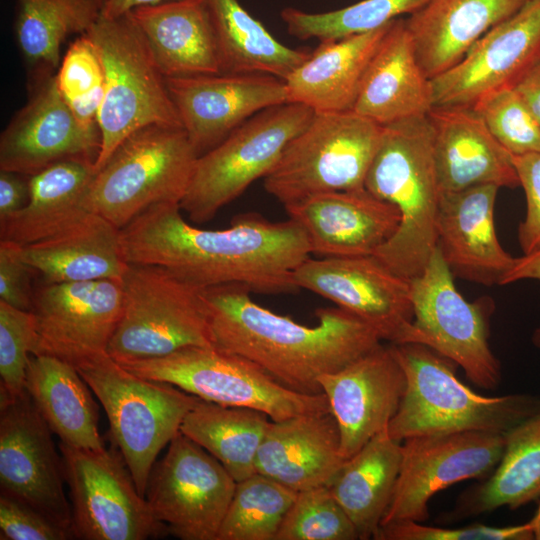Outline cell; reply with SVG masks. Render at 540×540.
<instances>
[{
	"mask_svg": "<svg viewBox=\"0 0 540 540\" xmlns=\"http://www.w3.org/2000/svg\"><path fill=\"white\" fill-rule=\"evenodd\" d=\"M182 213L179 203L156 204L120 229L127 263L160 266L199 289L224 284L263 294L298 289L293 273L312 254L296 221L246 213L235 216L229 228L205 230Z\"/></svg>",
	"mask_w": 540,
	"mask_h": 540,
	"instance_id": "obj_1",
	"label": "cell"
},
{
	"mask_svg": "<svg viewBox=\"0 0 540 540\" xmlns=\"http://www.w3.org/2000/svg\"><path fill=\"white\" fill-rule=\"evenodd\" d=\"M213 345L238 354L283 386L322 393L319 378L336 372L383 341L378 332L340 307L319 308L315 326L297 323L255 303L241 284L201 289Z\"/></svg>",
	"mask_w": 540,
	"mask_h": 540,
	"instance_id": "obj_2",
	"label": "cell"
},
{
	"mask_svg": "<svg viewBox=\"0 0 540 540\" xmlns=\"http://www.w3.org/2000/svg\"><path fill=\"white\" fill-rule=\"evenodd\" d=\"M365 188L394 205L400 214L395 234L376 252L392 271L407 279L420 275L437 247L440 187L433 130L427 115L383 126Z\"/></svg>",
	"mask_w": 540,
	"mask_h": 540,
	"instance_id": "obj_3",
	"label": "cell"
},
{
	"mask_svg": "<svg viewBox=\"0 0 540 540\" xmlns=\"http://www.w3.org/2000/svg\"><path fill=\"white\" fill-rule=\"evenodd\" d=\"M402 367L406 387L387 430L391 438L463 431L505 434L540 411V398L514 393L484 396L462 383L457 365L418 343L391 344Z\"/></svg>",
	"mask_w": 540,
	"mask_h": 540,
	"instance_id": "obj_4",
	"label": "cell"
},
{
	"mask_svg": "<svg viewBox=\"0 0 540 540\" xmlns=\"http://www.w3.org/2000/svg\"><path fill=\"white\" fill-rule=\"evenodd\" d=\"M102 404L112 441L145 497L161 450L180 432L198 397L165 382L140 377L101 353L74 365Z\"/></svg>",
	"mask_w": 540,
	"mask_h": 540,
	"instance_id": "obj_5",
	"label": "cell"
},
{
	"mask_svg": "<svg viewBox=\"0 0 540 540\" xmlns=\"http://www.w3.org/2000/svg\"><path fill=\"white\" fill-rule=\"evenodd\" d=\"M86 34L97 49L105 77L97 170L134 132L182 124L165 77L130 13L115 18L100 15Z\"/></svg>",
	"mask_w": 540,
	"mask_h": 540,
	"instance_id": "obj_6",
	"label": "cell"
},
{
	"mask_svg": "<svg viewBox=\"0 0 540 540\" xmlns=\"http://www.w3.org/2000/svg\"><path fill=\"white\" fill-rule=\"evenodd\" d=\"M121 288V314L107 347L117 362L214 346L201 289L160 266L136 263H128Z\"/></svg>",
	"mask_w": 540,
	"mask_h": 540,
	"instance_id": "obj_7",
	"label": "cell"
},
{
	"mask_svg": "<svg viewBox=\"0 0 540 540\" xmlns=\"http://www.w3.org/2000/svg\"><path fill=\"white\" fill-rule=\"evenodd\" d=\"M198 157L182 127L152 125L134 132L96 170L91 211L122 229L153 205L180 204Z\"/></svg>",
	"mask_w": 540,
	"mask_h": 540,
	"instance_id": "obj_8",
	"label": "cell"
},
{
	"mask_svg": "<svg viewBox=\"0 0 540 540\" xmlns=\"http://www.w3.org/2000/svg\"><path fill=\"white\" fill-rule=\"evenodd\" d=\"M132 373L174 385L199 399L246 407L272 421L330 412L326 396L293 391L254 362L215 346H191L168 355L118 362Z\"/></svg>",
	"mask_w": 540,
	"mask_h": 540,
	"instance_id": "obj_9",
	"label": "cell"
},
{
	"mask_svg": "<svg viewBox=\"0 0 540 540\" xmlns=\"http://www.w3.org/2000/svg\"><path fill=\"white\" fill-rule=\"evenodd\" d=\"M383 126L356 113H315L263 178L284 206L306 197L364 188Z\"/></svg>",
	"mask_w": 540,
	"mask_h": 540,
	"instance_id": "obj_10",
	"label": "cell"
},
{
	"mask_svg": "<svg viewBox=\"0 0 540 540\" xmlns=\"http://www.w3.org/2000/svg\"><path fill=\"white\" fill-rule=\"evenodd\" d=\"M314 114L303 104L287 102L249 118L197 158L180 201L182 212L195 223L212 219L250 184L271 171L289 142L307 127Z\"/></svg>",
	"mask_w": 540,
	"mask_h": 540,
	"instance_id": "obj_11",
	"label": "cell"
},
{
	"mask_svg": "<svg viewBox=\"0 0 540 540\" xmlns=\"http://www.w3.org/2000/svg\"><path fill=\"white\" fill-rule=\"evenodd\" d=\"M59 449L75 538L145 540L168 535L139 493L118 448L85 449L60 442Z\"/></svg>",
	"mask_w": 540,
	"mask_h": 540,
	"instance_id": "obj_12",
	"label": "cell"
},
{
	"mask_svg": "<svg viewBox=\"0 0 540 540\" xmlns=\"http://www.w3.org/2000/svg\"><path fill=\"white\" fill-rule=\"evenodd\" d=\"M414 324L426 346L460 366L470 382L495 389L501 366L490 344V297L467 301L436 247L423 272L410 280Z\"/></svg>",
	"mask_w": 540,
	"mask_h": 540,
	"instance_id": "obj_13",
	"label": "cell"
},
{
	"mask_svg": "<svg viewBox=\"0 0 540 540\" xmlns=\"http://www.w3.org/2000/svg\"><path fill=\"white\" fill-rule=\"evenodd\" d=\"M236 484L214 456L180 431L153 465L145 498L168 534L217 540Z\"/></svg>",
	"mask_w": 540,
	"mask_h": 540,
	"instance_id": "obj_14",
	"label": "cell"
},
{
	"mask_svg": "<svg viewBox=\"0 0 540 540\" xmlns=\"http://www.w3.org/2000/svg\"><path fill=\"white\" fill-rule=\"evenodd\" d=\"M297 288L334 302L391 344L426 345L414 324L411 283L375 255L305 260L293 273Z\"/></svg>",
	"mask_w": 540,
	"mask_h": 540,
	"instance_id": "obj_15",
	"label": "cell"
},
{
	"mask_svg": "<svg viewBox=\"0 0 540 540\" xmlns=\"http://www.w3.org/2000/svg\"><path fill=\"white\" fill-rule=\"evenodd\" d=\"M503 433L463 431L415 436L401 442L399 474L381 525L424 522L428 503L439 491L467 480H483L499 463Z\"/></svg>",
	"mask_w": 540,
	"mask_h": 540,
	"instance_id": "obj_16",
	"label": "cell"
},
{
	"mask_svg": "<svg viewBox=\"0 0 540 540\" xmlns=\"http://www.w3.org/2000/svg\"><path fill=\"white\" fill-rule=\"evenodd\" d=\"M52 434L27 391L0 405L1 492L34 507L74 535L63 459Z\"/></svg>",
	"mask_w": 540,
	"mask_h": 540,
	"instance_id": "obj_17",
	"label": "cell"
},
{
	"mask_svg": "<svg viewBox=\"0 0 540 540\" xmlns=\"http://www.w3.org/2000/svg\"><path fill=\"white\" fill-rule=\"evenodd\" d=\"M122 307L121 280L44 283L35 291V340L31 355L72 365L107 353Z\"/></svg>",
	"mask_w": 540,
	"mask_h": 540,
	"instance_id": "obj_18",
	"label": "cell"
},
{
	"mask_svg": "<svg viewBox=\"0 0 540 540\" xmlns=\"http://www.w3.org/2000/svg\"><path fill=\"white\" fill-rule=\"evenodd\" d=\"M540 62V0L485 33L453 67L431 79L434 106H472L516 83Z\"/></svg>",
	"mask_w": 540,
	"mask_h": 540,
	"instance_id": "obj_19",
	"label": "cell"
},
{
	"mask_svg": "<svg viewBox=\"0 0 540 540\" xmlns=\"http://www.w3.org/2000/svg\"><path fill=\"white\" fill-rule=\"evenodd\" d=\"M100 132L84 129L61 95L56 73L29 77L27 103L0 137V170L32 176L59 161L88 158L96 162Z\"/></svg>",
	"mask_w": 540,
	"mask_h": 540,
	"instance_id": "obj_20",
	"label": "cell"
},
{
	"mask_svg": "<svg viewBox=\"0 0 540 540\" xmlns=\"http://www.w3.org/2000/svg\"><path fill=\"white\" fill-rule=\"evenodd\" d=\"M182 128L198 156L258 112L288 102L285 81L267 74L165 78Z\"/></svg>",
	"mask_w": 540,
	"mask_h": 540,
	"instance_id": "obj_21",
	"label": "cell"
},
{
	"mask_svg": "<svg viewBox=\"0 0 540 540\" xmlns=\"http://www.w3.org/2000/svg\"><path fill=\"white\" fill-rule=\"evenodd\" d=\"M319 384L347 460L388 427L402 400L406 378L391 345L380 344L344 368L321 376Z\"/></svg>",
	"mask_w": 540,
	"mask_h": 540,
	"instance_id": "obj_22",
	"label": "cell"
},
{
	"mask_svg": "<svg viewBox=\"0 0 540 540\" xmlns=\"http://www.w3.org/2000/svg\"><path fill=\"white\" fill-rule=\"evenodd\" d=\"M284 208L318 258L375 255L400 223L398 209L365 187L312 195Z\"/></svg>",
	"mask_w": 540,
	"mask_h": 540,
	"instance_id": "obj_23",
	"label": "cell"
},
{
	"mask_svg": "<svg viewBox=\"0 0 540 540\" xmlns=\"http://www.w3.org/2000/svg\"><path fill=\"white\" fill-rule=\"evenodd\" d=\"M499 187L478 185L441 192L437 247L453 276L485 286L500 285L516 257L501 246L494 222Z\"/></svg>",
	"mask_w": 540,
	"mask_h": 540,
	"instance_id": "obj_24",
	"label": "cell"
},
{
	"mask_svg": "<svg viewBox=\"0 0 540 540\" xmlns=\"http://www.w3.org/2000/svg\"><path fill=\"white\" fill-rule=\"evenodd\" d=\"M427 117L441 192L486 184L499 188L520 185L512 155L472 106H434Z\"/></svg>",
	"mask_w": 540,
	"mask_h": 540,
	"instance_id": "obj_25",
	"label": "cell"
},
{
	"mask_svg": "<svg viewBox=\"0 0 540 540\" xmlns=\"http://www.w3.org/2000/svg\"><path fill=\"white\" fill-rule=\"evenodd\" d=\"M340 448L331 411L271 420L257 452L256 473L296 492L329 486L346 461Z\"/></svg>",
	"mask_w": 540,
	"mask_h": 540,
	"instance_id": "obj_26",
	"label": "cell"
},
{
	"mask_svg": "<svg viewBox=\"0 0 540 540\" xmlns=\"http://www.w3.org/2000/svg\"><path fill=\"white\" fill-rule=\"evenodd\" d=\"M528 0H427L405 19L423 72L429 79L457 64L491 28Z\"/></svg>",
	"mask_w": 540,
	"mask_h": 540,
	"instance_id": "obj_27",
	"label": "cell"
},
{
	"mask_svg": "<svg viewBox=\"0 0 540 540\" xmlns=\"http://www.w3.org/2000/svg\"><path fill=\"white\" fill-rule=\"evenodd\" d=\"M433 107L431 79L418 63L405 19L397 18L369 63L353 111L386 126Z\"/></svg>",
	"mask_w": 540,
	"mask_h": 540,
	"instance_id": "obj_28",
	"label": "cell"
},
{
	"mask_svg": "<svg viewBox=\"0 0 540 540\" xmlns=\"http://www.w3.org/2000/svg\"><path fill=\"white\" fill-rule=\"evenodd\" d=\"M130 15L165 78L220 74L217 39L206 0H174Z\"/></svg>",
	"mask_w": 540,
	"mask_h": 540,
	"instance_id": "obj_29",
	"label": "cell"
},
{
	"mask_svg": "<svg viewBox=\"0 0 540 540\" xmlns=\"http://www.w3.org/2000/svg\"><path fill=\"white\" fill-rule=\"evenodd\" d=\"M393 21L370 32L321 42L284 80L288 102L315 113L353 110L369 63Z\"/></svg>",
	"mask_w": 540,
	"mask_h": 540,
	"instance_id": "obj_30",
	"label": "cell"
},
{
	"mask_svg": "<svg viewBox=\"0 0 540 540\" xmlns=\"http://www.w3.org/2000/svg\"><path fill=\"white\" fill-rule=\"evenodd\" d=\"M22 256L46 284L121 280L128 266L120 229L95 212L49 238L22 246Z\"/></svg>",
	"mask_w": 540,
	"mask_h": 540,
	"instance_id": "obj_31",
	"label": "cell"
},
{
	"mask_svg": "<svg viewBox=\"0 0 540 540\" xmlns=\"http://www.w3.org/2000/svg\"><path fill=\"white\" fill-rule=\"evenodd\" d=\"M95 161H59L30 176V197L19 212L0 222V240L20 246L49 238L91 213L89 189Z\"/></svg>",
	"mask_w": 540,
	"mask_h": 540,
	"instance_id": "obj_32",
	"label": "cell"
},
{
	"mask_svg": "<svg viewBox=\"0 0 540 540\" xmlns=\"http://www.w3.org/2000/svg\"><path fill=\"white\" fill-rule=\"evenodd\" d=\"M25 388L61 442L85 449L105 447L98 405L74 365L49 355H31Z\"/></svg>",
	"mask_w": 540,
	"mask_h": 540,
	"instance_id": "obj_33",
	"label": "cell"
},
{
	"mask_svg": "<svg viewBox=\"0 0 540 540\" xmlns=\"http://www.w3.org/2000/svg\"><path fill=\"white\" fill-rule=\"evenodd\" d=\"M502 457L493 472L465 490L445 517L454 521L518 509L540 498V411L505 434Z\"/></svg>",
	"mask_w": 540,
	"mask_h": 540,
	"instance_id": "obj_34",
	"label": "cell"
},
{
	"mask_svg": "<svg viewBox=\"0 0 540 540\" xmlns=\"http://www.w3.org/2000/svg\"><path fill=\"white\" fill-rule=\"evenodd\" d=\"M402 458L387 428L347 459L329 488L359 539H374L389 506Z\"/></svg>",
	"mask_w": 540,
	"mask_h": 540,
	"instance_id": "obj_35",
	"label": "cell"
},
{
	"mask_svg": "<svg viewBox=\"0 0 540 540\" xmlns=\"http://www.w3.org/2000/svg\"><path fill=\"white\" fill-rule=\"evenodd\" d=\"M221 74H267L285 80L310 55L275 39L238 0H206Z\"/></svg>",
	"mask_w": 540,
	"mask_h": 540,
	"instance_id": "obj_36",
	"label": "cell"
},
{
	"mask_svg": "<svg viewBox=\"0 0 540 540\" xmlns=\"http://www.w3.org/2000/svg\"><path fill=\"white\" fill-rule=\"evenodd\" d=\"M270 422L256 409L198 399L180 431L214 456L239 482L256 473L257 452Z\"/></svg>",
	"mask_w": 540,
	"mask_h": 540,
	"instance_id": "obj_37",
	"label": "cell"
},
{
	"mask_svg": "<svg viewBox=\"0 0 540 540\" xmlns=\"http://www.w3.org/2000/svg\"><path fill=\"white\" fill-rule=\"evenodd\" d=\"M99 16L96 0H17L15 37L29 77L56 73L67 37L85 34Z\"/></svg>",
	"mask_w": 540,
	"mask_h": 540,
	"instance_id": "obj_38",
	"label": "cell"
},
{
	"mask_svg": "<svg viewBox=\"0 0 540 540\" xmlns=\"http://www.w3.org/2000/svg\"><path fill=\"white\" fill-rule=\"evenodd\" d=\"M296 495L259 473L237 482L217 540H276Z\"/></svg>",
	"mask_w": 540,
	"mask_h": 540,
	"instance_id": "obj_39",
	"label": "cell"
},
{
	"mask_svg": "<svg viewBox=\"0 0 540 540\" xmlns=\"http://www.w3.org/2000/svg\"><path fill=\"white\" fill-rule=\"evenodd\" d=\"M427 0H362L350 6L309 13L288 7L281 11L287 31L301 40L342 39L379 29L403 14H411Z\"/></svg>",
	"mask_w": 540,
	"mask_h": 540,
	"instance_id": "obj_40",
	"label": "cell"
},
{
	"mask_svg": "<svg viewBox=\"0 0 540 540\" xmlns=\"http://www.w3.org/2000/svg\"><path fill=\"white\" fill-rule=\"evenodd\" d=\"M357 530L329 486L297 492L276 540H355Z\"/></svg>",
	"mask_w": 540,
	"mask_h": 540,
	"instance_id": "obj_41",
	"label": "cell"
},
{
	"mask_svg": "<svg viewBox=\"0 0 540 540\" xmlns=\"http://www.w3.org/2000/svg\"><path fill=\"white\" fill-rule=\"evenodd\" d=\"M472 107L512 156L540 152V126L514 87L491 91Z\"/></svg>",
	"mask_w": 540,
	"mask_h": 540,
	"instance_id": "obj_42",
	"label": "cell"
},
{
	"mask_svg": "<svg viewBox=\"0 0 540 540\" xmlns=\"http://www.w3.org/2000/svg\"><path fill=\"white\" fill-rule=\"evenodd\" d=\"M34 340L32 311L0 301V405L26 392V373Z\"/></svg>",
	"mask_w": 540,
	"mask_h": 540,
	"instance_id": "obj_43",
	"label": "cell"
},
{
	"mask_svg": "<svg viewBox=\"0 0 540 540\" xmlns=\"http://www.w3.org/2000/svg\"><path fill=\"white\" fill-rule=\"evenodd\" d=\"M58 89L68 104L102 100L104 70L97 49L85 33L70 45L56 72Z\"/></svg>",
	"mask_w": 540,
	"mask_h": 540,
	"instance_id": "obj_44",
	"label": "cell"
},
{
	"mask_svg": "<svg viewBox=\"0 0 540 540\" xmlns=\"http://www.w3.org/2000/svg\"><path fill=\"white\" fill-rule=\"evenodd\" d=\"M376 540H532L534 523L506 527L470 524L458 528L424 525L423 522L396 521L380 526Z\"/></svg>",
	"mask_w": 540,
	"mask_h": 540,
	"instance_id": "obj_45",
	"label": "cell"
},
{
	"mask_svg": "<svg viewBox=\"0 0 540 540\" xmlns=\"http://www.w3.org/2000/svg\"><path fill=\"white\" fill-rule=\"evenodd\" d=\"M74 535L25 502L1 492V540H67Z\"/></svg>",
	"mask_w": 540,
	"mask_h": 540,
	"instance_id": "obj_46",
	"label": "cell"
},
{
	"mask_svg": "<svg viewBox=\"0 0 540 540\" xmlns=\"http://www.w3.org/2000/svg\"><path fill=\"white\" fill-rule=\"evenodd\" d=\"M520 186L526 198L525 218L518 227V241L524 254L540 247V152L512 156Z\"/></svg>",
	"mask_w": 540,
	"mask_h": 540,
	"instance_id": "obj_47",
	"label": "cell"
},
{
	"mask_svg": "<svg viewBox=\"0 0 540 540\" xmlns=\"http://www.w3.org/2000/svg\"><path fill=\"white\" fill-rule=\"evenodd\" d=\"M34 273L22 256V246L0 240V301L31 311L35 295L31 284Z\"/></svg>",
	"mask_w": 540,
	"mask_h": 540,
	"instance_id": "obj_48",
	"label": "cell"
},
{
	"mask_svg": "<svg viewBox=\"0 0 540 540\" xmlns=\"http://www.w3.org/2000/svg\"><path fill=\"white\" fill-rule=\"evenodd\" d=\"M30 197V176L0 170V222L23 209Z\"/></svg>",
	"mask_w": 540,
	"mask_h": 540,
	"instance_id": "obj_49",
	"label": "cell"
},
{
	"mask_svg": "<svg viewBox=\"0 0 540 540\" xmlns=\"http://www.w3.org/2000/svg\"><path fill=\"white\" fill-rule=\"evenodd\" d=\"M514 88L540 126V62L534 65Z\"/></svg>",
	"mask_w": 540,
	"mask_h": 540,
	"instance_id": "obj_50",
	"label": "cell"
},
{
	"mask_svg": "<svg viewBox=\"0 0 540 540\" xmlns=\"http://www.w3.org/2000/svg\"><path fill=\"white\" fill-rule=\"evenodd\" d=\"M540 280V247L516 258L512 268L500 282V286L521 280Z\"/></svg>",
	"mask_w": 540,
	"mask_h": 540,
	"instance_id": "obj_51",
	"label": "cell"
},
{
	"mask_svg": "<svg viewBox=\"0 0 540 540\" xmlns=\"http://www.w3.org/2000/svg\"><path fill=\"white\" fill-rule=\"evenodd\" d=\"M100 15L115 18L131 13L133 10L174 0H96Z\"/></svg>",
	"mask_w": 540,
	"mask_h": 540,
	"instance_id": "obj_52",
	"label": "cell"
},
{
	"mask_svg": "<svg viewBox=\"0 0 540 540\" xmlns=\"http://www.w3.org/2000/svg\"><path fill=\"white\" fill-rule=\"evenodd\" d=\"M532 521L534 523V537L535 539L540 540V498H539V505L532 518Z\"/></svg>",
	"mask_w": 540,
	"mask_h": 540,
	"instance_id": "obj_53",
	"label": "cell"
},
{
	"mask_svg": "<svg viewBox=\"0 0 540 540\" xmlns=\"http://www.w3.org/2000/svg\"><path fill=\"white\" fill-rule=\"evenodd\" d=\"M533 344L540 349V328H537L532 335Z\"/></svg>",
	"mask_w": 540,
	"mask_h": 540,
	"instance_id": "obj_54",
	"label": "cell"
}]
</instances>
